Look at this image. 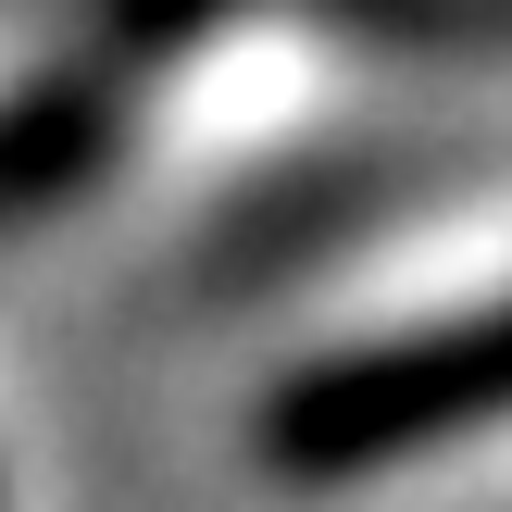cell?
<instances>
[{
    "label": "cell",
    "instance_id": "1",
    "mask_svg": "<svg viewBox=\"0 0 512 512\" xmlns=\"http://www.w3.org/2000/svg\"><path fill=\"white\" fill-rule=\"evenodd\" d=\"M488 413H512V313L288 375L263 400V463L275 475H375V463H413V450L463 438Z\"/></svg>",
    "mask_w": 512,
    "mask_h": 512
}]
</instances>
